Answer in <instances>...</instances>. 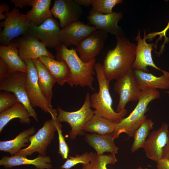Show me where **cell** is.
I'll return each mask as SVG.
<instances>
[{"mask_svg":"<svg viewBox=\"0 0 169 169\" xmlns=\"http://www.w3.org/2000/svg\"><path fill=\"white\" fill-rule=\"evenodd\" d=\"M74 1L79 6L82 5L88 7L91 5L92 0H74Z\"/></svg>","mask_w":169,"mask_h":169,"instance_id":"60d3db41","label":"cell"},{"mask_svg":"<svg viewBox=\"0 0 169 169\" xmlns=\"http://www.w3.org/2000/svg\"><path fill=\"white\" fill-rule=\"evenodd\" d=\"M169 29V22L168 23V24L166 27L162 31L157 32H154L149 34L146 37V39H151L155 37L157 35H159V38L157 41L160 40L161 38L163 36H164L165 38V42L168 41V38L166 36V33L168 30Z\"/></svg>","mask_w":169,"mask_h":169,"instance_id":"d590c367","label":"cell"},{"mask_svg":"<svg viewBox=\"0 0 169 169\" xmlns=\"http://www.w3.org/2000/svg\"><path fill=\"white\" fill-rule=\"evenodd\" d=\"M0 57L7 64L10 73L16 72L27 73L26 64L20 57L19 50L12 41L7 46H0Z\"/></svg>","mask_w":169,"mask_h":169,"instance_id":"7402d4cb","label":"cell"},{"mask_svg":"<svg viewBox=\"0 0 169 169\" xmlns=\"http://www.w3.org/2000/svg\"><path fill=\"white\" fill-rule=\"evenodd\" d=\"M168 124L164 123L158 129L152 131L141 147L146 157L156 162L162 158L168 139Z\"/></svg>","mask_w":169,"mask_h":169,"instance_id":"5bb4252c","label":"cell"},{"mask_svg":"<svg viewBox=\"0 0 169 169\" xmlns=\"http://www.w3.org/2000/svg\"><path fill=\"white\" fill-rule=\"evenodd\" d=\"M4 14L5 20L0 23V28L4 27L0 35V43L1 45L7 46L15 38L28 34L31 21L26 14L15 8Z\"/></svg>","mask_w":169,"mask_h":169,"instance_id":"8992f818","label":"cell"},{"mask_svg":"<svg viewBox=\"0 0 169 169\" xmlns=\"http://www.w3.org/2000/svg\"><path fill=\"white\" fill-rule=\"evenodd\" d=\"M38 75V83L41 90L48 101L51 104L52 89L56 82L44 65L38 59H33Z\"/></svg>","mask_w":169,"mask_h":169,"instance_id":"cb8c5ba5","label":"cell"},{"mask_svg":"<svg viewBox=\"0 0 169 169\" xmlns=\"http://www.w3.org/2000/svg\"><path fill=\"white\" fill-rule=\"evenodd\" d=\"M97 30L94 26L84 23L79 20L61 29L59 39L61 44L67 48L71 45L76 46L93 31Z\"/></svg>","mask_w":169,"mask_h":169,"instance_id":"2e32d148","label":"cell"},{"mask_svg":"<svg viewBox=\"0 0 169 169\" xmlns=\"http://www.w3.org/2000/svg\"><path fill=\"white\" fill-rule=\"evenodd\" d=\"M55 49L57 60L64 61L69 69L71 74L68 84L71 87L74 85L86 86L95 91L93 83L94 79L93 75L95 74L94 69L95 59L84 62L78 55L74 48L69 49L62 44Z\"/></svg>","mask_w":169,"mask_h":169,"instance_id":"7a4b0ae2","label":"cell"},{"mask_svg":"<svg viewBox=\"0 0 169 169\" xmlns=\"http://www.w3.org/2000/svg\"><path fill=\"white\" fill-rule=\"evenodd\" d=\"M122 17L120 12H113L108 14L93 13H89L87 19L88 24L95 27L97 29L116 36L124 34L121 27L118 25V22Z\"/></svg>","mask_w":169,"mask_h":169,"instance_id":"ac0fdd59","label":"cell"},{"mask_svg":"<svg viewBox=\"0 0 169 169\" xmlns=\"http://www.w3.org/2000/svg\"><path fill=\"white\" fill-rule=\"evenodd\" d=\"M116 137L113 132L100 135L95 133L87 134L85 140L95 151L99 155L105 152L115 155L118 153L119 148L115 144L114 139Z\"/></svg>","mask_w":169,"mask_h":169,"instance_id":"ffe728a7","label":"cell"},{"mask_svg":"<svg viewBox=\"0 0 169 169\" xmlns=\"http://www.w3.org/2000/svg\"><path fill=\"white\" fill-rule=\"evenodd\" d=\"M119 95V100L115 111L118 112L125 108L130 101H138L141 91L136 79L132 69L125 75L116 80L114 87Z\"/></svg>","mask_w":169,"mask_h":169,"instance_id":"8fae6325","label":"cell"},{"mask_svg":"<svg viewBox=\"0 0 169 169\" xmlns=\"http://www.w3.org/2000/svg\"><path fill=\"white\" fill-rule=\"evenodd\" d=\"M52 161L49 156L39 155L33 159H27L26 157L14 155L11 157L3 156L0 160V165L5 168L9 169L16 166L33 165L37 169H50L52 168Z\"/></svg>","mask_w":169,"mask_h":169,"instance_id":"44dd1931","label":"cell"},{"mask_svg":"<svg viewBox=\"0 0 169 169\" xmlns=\"http://www.w3.org/2000/svg\"><path fill=\"white\" fill-rule=\"evenodd\" d=\"M116 123L103 117L94 114L84 125L83 130L99 135H105L113 132Z\"/></svg>","mask_w":169,"mask_h":169,"instance_id":"83f0119b","label":"cell"},{"mask_svg":"<svg viewBox=\"0 0 169 169\" xmlns=\"http://www.w3.org/2000/svg\"></svg>","mask_w":169,"mask_h":169,"instance_id":"ee69618b","label":"cell"},{"mask_svg":"<svg viewBox=\"0 0 169 169\" xmlns=\"http://www.w3.org/2000/svg\"><path fill=\"white\" fill-rule=\"evenodd\" d=\"M157 163V169H169V159L162 158Z\"/></svg>","mask_w":169,"mask_h":169,"instance_id":"74e56055","label":"cell"},{"mask_svg":"<svg viewBox=\"0 0 169 169\" xmlns=\"http://www.w3.org/2000/svg\"><path fill=\"white\" fill-rule=\"evenodd\" d=\"M94 69L96 75L99 90L90 96L91 107L95 109V115L105 118L114 123H118L125 118L127 110L125 108L117 112L114 110L113 100L110 92V81L105 76L103 64L99 62L95 63Z\"/></svg>","mask_w":169,"mask_h":169,"instance_id":"3957f363","label":"cell"},{"mask_svg":"<svg viewBox=\"0 0 169 169\" xmlns=\"http://www.w3.org/2000/svg\"><path fill=\"white\" fill-rule=\"evenodd\" d=\"M138 87L142 91L149 90L169 89V72L161 76L141 70H134Z\"/></svg>","mask_w":169,"mask_h":169,"instance_id":"d6986e66","label":"cell"},{"mask_svg":"<svg viewBox=\"0 0 169 169\" xmlns=\"http://www.w3.org/2000/svg\"><path fill=\"white\" fill-rule=\"evenodd\" d=\"M50 12L59 19L62 28L79 20L83 14L81 7L74 0H55Z\"/></svg>","mask_w":169,"mask_h":169,"instance_id":"9a60e30c","label":"cell"},{"mask_svg":"<svg viewBox=\"0 0 169 169\" xmlns=\"http://www.w3.org/2000/svg\"><path fill=\"white\" fill-rule=\"evenodd\" d=\"M148 169L147 168H143L142 167H141V166H140L139 167H138V168H137V169Z\"/></svg>","mask_w":169,"mask_h":169,"instance_id":"b9f144b4","label":"cell"},{"mask_svg":"<svg viewBox=\"0 0 169 169\" xmlns=\"http://www.w3.org/2000/svg\"><path fill=\"white\" fill-rule=\"evenodd\" d=\"M12 41L16 45L19 50V56L23 61L27 59H38L42 56L55 58L43 43L28 33Z\"/></svg>","mask_w":169,"mask_h":169,"instance_id":"7c38bea8","label":"cell"},{"mask_svg":"<svg viewBox=\"0 0 169 169\" xmlns=\"http://www.w3.org/2000/svg\"><path fill=\"white\" fill-rule=\"evenodd\" d=\"M60 27L59 23L52 17L39 26L31 21L28 33L39 40L46 47L55 49L61 44Z\"/></svg>","mask_w":169,"mask_h":169,"instance_id":"30bf717a","label":"cell"},{"mask_svg":"<svg viewBox=\"0 0 169 169\" xmlns=\"http://www.w3.org/2000/svg\"><path fill=\"white\" fill-rule=\"evenodd\" d=\"M90 98V93H87L82 106L76 111H66L59 106L57 109L59 121L67 122L71 127L69 136L71 140H74L77 136L84 135V127L94 114L91 109Z\"/></svg>","mask_w":169,"mask_h":169,"instance_id":"5b68a950","label":"cell"},{"mask_svg":"<svg viewBox=\"0 0 169 169\" xmlns=\"http://www.w3.org/2000/svg\"><path fill=\"white\" fill-rule=\"evenodd\" d=\"M167 93H169V90L167 92Z\"/></svg>","mask_w":169,"mask_h":169,"instance_id":"7bdbcfd3","label":"cell"},{"mask_svg":"<svg viewBox=\"0 0 169 169\" xmlns=\"http://www.w3.org/2000/svg\"><path fill=\"white\" fill-rule=\"evenodd\" d=\"M108 36L107 33L97 29L82 40L75 49L82 61L87 62L95 59L103 48Z\"/></svg>","mask_w":169,"mask_h":169,"instance_id":"4fadbf2b","label":"cell"},{"mask_svg":"<svg viewBox=\"0 0 169 169\" xmlns=\"http://www.w3.org/2000/svg\"><path fill=\"white\" fill-rule=\"evenodd\" d=\"M117 161L115 155L110 154L99 155L94 153L90 163L83 165L82 169H108V164H114Z\"/></svg>","mask_w":169,"mask_h":169,"instance_id":"f546056e","label":"cell"},{"mask_svg":"<svg viewBox=\"0 0 169 169\" xmlns=\"http://www.w3.org/2000/svg\"><path fill=\"white\" fill-rule=\"evenodd\" d=\"M162 158L169 159V132L167 142L163 150Z\"/></svg>","mask_w":169,"mask_h":169,"instance_id":"ab89813d","label":"cell"},{"mask_svg":"<svg viewBox=\"0 0 169 169\" xmlns=\"http://www.w3.org/2000/svg\"><path fill=\"white\" fill-rule=\"evenodd\" d=\"M154 125L151 119H146L136 130L131 149L132 153L141 148L150 134V131L153 128Z\"/></svg>","mask_w":169,"mask_h":169,"instance_id":"f1b7e54d","label":"cell"},{"mask_svg":"<svg viewBox=\"0 0 169 169\" xmlns=\"http://www.w3.org/2000/svg\"><path fill=\"white\" fill-rule=\"evenodd\" d=\"M49 113L54 120L56 131L58 132L59 143V153L63 159H67L69 156V148L62 134V125L57 119L58 112L57 110L52 108Z\"/></svg>","mask_w":169,"mask_h":169,"instance_id":"4dcf8cb0","label":"cell"},{"mask_svg":"<svg viewBox=\"0 0 169 169\" xmlns=\"http://www.w3.org/2000/svg\"><path fill=\"white\" fill-rule=\"evenodd\" d=\"M10 8L9 6L5 3H3L2 4H0V20L5 19L6 16L3 14L4 12H6L9 11Z\"/></svg>","mask_w":169,"mask_h":169,"instance_id":"f35d334b","label":"cell"},{"mask_svg":"<svg viewBox=\"0 0 169 169\" xmlns=\"http://www.w3.org/2000/svg\"><path fill=\"white\" fill-rule=\"evenodd\" d=\"M115 48L107 52L103 62V68L106 79L117 80L132 69L135 60L136 45L131 43L124 34L115 36Z\"/></svg>","mask_w":169,"mask_h":169,"instance_id":"6da1fadb","label":"cell"},{"mask_svg":"<svg viewBox=\"0 0 169 169\" xmlns=\"http://www.w3.org/2000/svg\"><path fill=\"white\" fill-rule=\"evenodd\" d=\"M122 0H92V8L89 13H97L102 14H110L113 8L116 4L123 2Z\"/></svg>","mask_w":169,"mask_h":169,"instance_id":"1f68e13d","label":"cell"},{"mask_svg":"<svg viewBox=\"0 0 169 169\" xmlns=\"http://www.w3.org/2000/svg\"><path fill=\"white\" fill-rule=\"evenodd\" d=\"M146 31H144L143 38L141 37V31H139L135 40L137 42L136 51V58L132 66L133 70H141L147 72V67L150 66L157 70L161 71L163 74L167 72L164 71L157 67L154 63L151 56V52L154 43L147 44L146 42Z\"/></svg>","mask_w":169,"mask_h":169,"instance_id":"e0dca14e","label":"cell"},{"mask_svg":"<svg viewBox=\"0 0 169 169\" xmlns=\"http://www.w3.org/2000/svg\"><path fill=\"white\" fill-rule=\"evenodd\" d=\"M30 115L24 106L18 102L10 108L0 113V133L11 120L19 118L20 122L29 124Z\"/></svg>","mask_w":169,"mask_h":169,"instance_id":"484cf974","label":"cell"},{"mask_svg":"<svg viewBox=\"0 0 169 169\" xmlns=\"http://www.w3.org/2000/svg\"><path fill=\"white\" fill-rule=\"evenodd\" d=\"M56 131L54 120L52 117L51 119L44 122L43 126L35 134L30 136L28 146L14 155L26 157L37 152L42 156H46L47 148L54 139Z\"/></svg>","mask_w":169,"mask_h":169,"instance_id":"52a82bcc","label":"cell"},{"mask_svg":"<svg viewBox=\"0 0 169 169\" xmlns=\"http://www.w3.org/2000/svg\"><path fill=\"white\" fill-rule=\"evenodd\" d=\"M27 73L16 72L10 73L0 82V90L12 92L25 107L30 116L38 121L37 115L28 98L26 87Z\"/></svg>","mask_w":169,"mask_h":169,"instance_id":"ba28073f","label":"cell"},{"mask_svg":"<svg viewBox=\"0 0 169 169\" xmlns=\"http://www.w3.org/2000/svg\"><path fill=\"white\" fill-rule=\"evenodd\" d=\"M51 0H33L32 9L26 14L31 21L39 26L53 17L50 12Z\"/></svg>","mask_w":169,"mask_h":169,"instance_id":"4316f807","label":"cell"},{"mask_svg":"<svg viewBox=\"0 0 169 169\" xmlns=\"http://www.w3.org/2000/svg\"><path fill=\"white\" fill-rule=\"evenodd\" d=\"M35 132V128L32 127L22 131L13 139L0 141V150L9 153L11 156L14 155L22 148L28 146L29 138Z\"/></svg>","mask_w":169,"mask_h":169,"instance_id":"d4e9b609","label":"cell"},{"mask_svg":"<svg viewBox=\"0 0 169 169\" xmlns=\"http://www.w3.org/2000/svg\"><path fill=\"white\" fill-rule=\"evenodd\" d=\"M10 1L14 4L15 8L17 7L22 8L27 6H32L33 0H10Z\"/></svg>","mask_w":169,"mask_h":169,"instance_id":"8d00e7d4","label":"cell"},{"mask_svg":"<svg viewBox=\"0 0 169 169\" xmlns=\"http://www.w3.org/2000/svg\"><path fill=\"white\" fill-rule=\"evenodd\" d=\"M44 65L57 82L60 86L68 83L71 73L66 62L63 60L58 61L45 56L38 58Z\"/></svg>","mask_w":169,"mask_h":169,"instance_id":"603a6c76","label":"cell"},{"mask_svg":"<svg viewBox=\"0 0 169 169\" xmlns=\"http://www.w3.org/2000/svg\"><path fill=\"white\" fill-rule=\"evenodd\" d=\"M10 74L7 64L0 58V82L3 80Z\"/></svg>","mask_w":169,"mask_h":169,"instance_id":"e575fe53","label":"cell"},{"mask_svg":"<svg viewBox=\"0 0 169 169\" xmlns=\"http://www.w3.org/2000/svg\"><path fill=\"white\" fill-rule=\"evenodd\" d=\"M94 153L92 152H86L82 155H77L74 157L69 156V158L60 168L70 169L78 164H82L83 165H88L91 161Z\"/></svg>","mask_w":169,"mask_h":169,"instance_id":"d6a6232c","label":"cell"},{"mask_svg":"<svg viewBox=\"0 0 169 169\" xmlns=\"http://www.w3.org/2000/svg\"><path fill=\"white\" fill-rule=\"evenodd\" d=\"M160 93L157 90L142 91L137 105L129 115L116 124L113 133L117 138L123 133L133 137L136 130L146 119L145 114L148 106L152 101L158 99Z\"/></svg>","mask_w":169,"mask_h":169,"instance_id":"277c9868","label":"cell"},{"mask_svg":"<svg viewBox=\"0 0 169 169\" xmlns=\"http://www.w3.org/2000/svg\"><path fill=\"white\" fill-rule=\"evenodd\" d=\"M24 61L27 66L26 87L31 105L33 108L38 107L45 112L49 113L52 106L45 98L40 88L33 59H27Z\"/></svg>","mask_w":169,"mask_h":169,"instance_id":"9c48e42d","label":"cell"},{"mask_svg":"<svg viewBox=\"0 0 169 169\" xmlns=\"http://www.w3.org/2000/svg\"><path fill=\"white\" fill-rule=\"evenodd\" d=\"M18 102V100L14 94L5 91H1L0 113L10 108Z\"/></svg>","mask_w":169,"mask_h":169,"instance_id":"836d02e7","label":"cell"}]
</instances>
